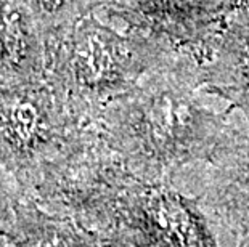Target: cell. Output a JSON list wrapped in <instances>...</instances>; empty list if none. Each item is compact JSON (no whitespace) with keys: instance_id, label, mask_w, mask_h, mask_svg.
I'll return each mask as SVG.
<instances>
[{"instance_id":"6da1fadb","label":"cell","mask_w":249,"mask_h":247,"mask_svg":"<svg viewBox=\"0 0 249 247\" xmlns=\"http://www.w3.org/2000/svg\"><path fill=\"white\" fill-rule=\"evenodd\" d=\"M231 119L230 104L204 87L199 58L178 47L107 108L102 138L135 175L172 183L209 162Z\"/></svg>"},{"instance_id":"7a4b0ae2","label":"cell","mask_w":249,"mask_h":247,"mask_svg":"<svg viewBox=\"0 0 249 247\" xmlns=\"http://www.w3.org/2000/svg\"><path fill=\"white\" fill-rule=\"evenodd\" d=\"M74 220L100 238L124 231L155 247H219L198 196L135 175L116 154L100 161L79 186Z\"/></svg>"},{"instance_id":"3957f363","label":"cell","mask_w":249,"mask_h":247,"mask_svg":"<svg viewBox=\"0 0 249 247\" xmlns=\"http://www.w3.org/2000/svg\"><path fill=\"white\" fill-rule=\"evenodd\" d=\"M177 49L140 29L125 26L121 33L89 19L74 29L63 51L65 82L84 103H113Z\"/></svg>"},{"instance_id":"277c9868","label":"cell","mask_w":249,"mask_h":247,"mask_svg":"<svg viewBox=\"0 0 249 247\" xmlns=\"http://www.w3.org/2000/svg\"><path fill=\"white\" fill-rule=\"evenodd\" d=\"M240 5L243 0H107L125 26L193 50L208 44Z\"/></svg>"},{"instance_id":"5b68a950","label":"cell","mask_w":249,"mask_h":247,"mask_svg":"<svg viewBox=\"0 0 249 247\" xmlns=\"http://www.w3.org/2000/svg\"><path fill=\"white\" fill-rule=\"evenodd\" d=\"M206 167L199 194L204 212H211L240 234L249 247V124L233 111L229 132Z\"/></svg>"},{"instance_id":"8992f818","label":"cell","mask_w":249,"mask_h":247,"mask_svg":"<svg viewBox=\"0 0 249 247\" xmlns=\"http://www.w3.org/2000/svg\"><path fill=\"white\" fill-rule=\"evenodd\" d=\"M193 50V49H192ZM204 87L249 124V10L240 5L204 47L193 50Z\"/></svg>"},{"instance_id":"52a82bcc","label":"cell","mask_w":249,"mask_h":247,"mask_svg":"<svg viewBox=\"0 0 249 247\" xmlns=\"http://www.w3.org/2000/svg\"><path fill=\"white\" fill-rule=\"evenodd\" d=\"M0 247H102L100 236L40 202L13 204L0 222Z\"/></svg>"},{"instance_id":"ba28073f","label":"cell","mask_w":249,"mask_h":247,"mask_svg":"<svg viewBox=\"0 0 249 247\" xmlns=\"http://www.w3.org/2000/svg\"><path fill=\"white\" fill-rule=\"evenodd\" d=\"M42 15L52 19H60L70 15L81 3V0H34Z\"/></svg>"},{"instance_id":"9c48e42d","label":"cell","mask_w":249,"mask_h":247,"mask_svg":"<svg viewBox=\"0 0 249 247\" xmlns=\"http://www.w3.org/2000/svg\"><path fill=\"white\" fill-rule=\"evenodd\" d=\"M102 247H155L153 244L146 243L145 239L132 233H124V231H116L107 236L100 238Z\"/></svg>"},{"instance_id":"30bf717a","label":"cell","mask_w":249,"mask_h":247,"mask_svg":"<svg viewBox=\"0 0 249 247\" xmlns=\"http://www.w3.org/2000/svg\"><path fill=\"white\" fill-rule=\"evenodd\" d=\"M243 3H245V5H246V8L249 10V0H243Z\"/></svg>"},{"instance_id":"8fae6325","label":"cell","mask_w":249,"mask_h":247,"mask_svg":"<svg viewBox=\"0 0 249 247\" xmlns=\"http://www.w3.org/2000/svg\"><path fill=\"white\" fill-rule=\"evenodd\" d=\"M240 247H246L245 244H243V243H240Z\"/></svg>"}]
</instances>
